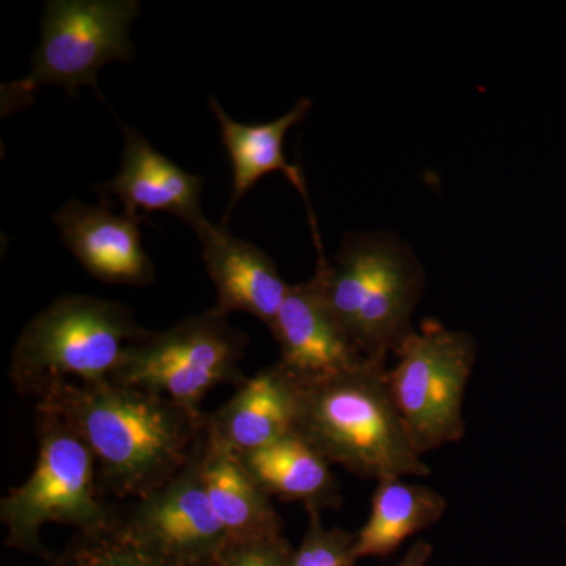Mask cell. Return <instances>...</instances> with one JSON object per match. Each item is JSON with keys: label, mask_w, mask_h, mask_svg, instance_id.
Here are the masks:
<instances>
[{"label": "cell", "mask_w": 566, "mask_h": 566, "mask_svg": "<svg viewBox=\"0 0 566 566\" xmlns=\"http://www.w3.org/2000/svg\"><path fill=\"white\" fill-rule=\"evenodd\" d=\"M50 566H191L166 556L140 538L126 523L122 509L99 526L76 531Z\"/></svg>", "instance_id": "19"}, {"label": "cell", "mask_w": 566, "mask_h": 566, "mask_svg": "<svg viewBox=\"0 0 566 566\" xmlns=\"http://www.w3.org/2000/svg\"><path fill=\"white\" fill-rule=\"evenodd\" d=\"M39 455L32 474L0 501L6 545L50 562L41 528L62 524L84 531L106 523L115 506L99 485L91 449L54 412L36 406Z\"/></svg>", "instance_id": "5"}, {"label": "cell", "mask_w": 566, "mask_h": 566, "mask_svg": "<svg viewBox=\"0 0 566 566\" xmlns=\"http://www.w3.org/2000/svg\"><path fill=\"white\" fill-rule=\"evenodd\" d=\"M356 534L344 528L323 526L322 513H308L303 542L293 551L290 566H354Z\"/></svg>", "instance_id": "20"}, {"label": "cell", "mask_w": 566, "mask_h": 566, "mask_svg": "<svg viewBox=\"0 0 566 566\" xmlns=\"http://www.w3.org/2000/svg\"><path fill=\"white\" fill-rule=\"evenodd\" d=\"M293 547L283 532L229 539L211 566H290Z\"/></svg>", "instance_id": "21"}, {"label": "cell", "mask_w": 566, "mask_h": 566, "mask_svg": "<svg viewBox=\"0 0 566 566\" xmlns=\"http://www.w3.org/2000/svg\"><path fill=\"white\" fill-rule=\"evenodd\" d=\"M387 365L368 363L304 387L296 433L331 464L375 479L427 476L431 469L409 439L386 382Z\"/></svg>", "instance_id": "3"}, {"label": "cell", "mask_w": 566, "mask_h": 566, "mask_svg": "<svg viewBox=\"0 0 566 566\" xmlns=\"http://www.w3.org/2000/svg\"><path fill=\"white\" fill-rule=\"evenodd\" d=\"M140 13L137 0H50L41 21L40 46L32 69L21 81L3 87V112L46 85L76 96L81 87L98 88V73L111 62H132L129 31Z\"/></svg>", "instance_id": "7"}, {"label": "cell", "mask_w": 566, "mask_h": 566, "mask_svg": "<svg viewBox=\"0 0 566 566\" xmlns=\"http://www.w3.org/2000/svg\"><path fill=\"white\" fill-rule=\"evenodd\" d=\"M91 449L103 493L142 501L188 468L208 415L115 382H63L36 400Z\"/></svg>", "instance_id": "1"}, {"label": "cell", "mask_w": 566, "mask_h": 566, "mask_svg": "<svg viewBox=\"0 0 566 566\" xmlns=\"http://www.w3.org/2000/svg\"><path fill=\"white\" fill-rule=\"evenodd\" d=\"M446 510L444 495L431 488L398 476L379 480L371 497L370 515L356 534L354 556L357 562L390 556L406 539L439 523Z\"/></svg>", "instance_id": "18"}, {"label": "cell", "mask_w": 566, "mask_h": 566, "mask_svg": "<svg viewBox=\"0 0 566 566\" xmlns=\"http://www.w3.org/2000/svg\"><path fill=\"white\" fill-rule=\"evenodd\" d=\"M210 107L221 129V139L232 164V197L227 208L223 226L229 222L238 202L251 191L263 177L270 174L285 175L286 180L308 199L307 188L300 167L289 163L285 156V137L312 109V102L301 98L292 109L263 125H244L229 117L216 98H210Z\"/></svg>", "instance_id": "15"}, {"label": "cell", "mask_w": 566, "mask_h": 566, "mask_svg": "<svg viewBox=\"0 0 566 566\" xmlns=\"http://www.w3.org/2000/svg\"><path fill=\"white\" fill-rule=\"evenodd\" d=\"M122 512L144 542L185 565L211 566L230 539L208 497L199 450L166 486Z\"/></svg>", "instance_id": "9"}, {"label": "cell", "mask_w": 566, "mask_h": 566, "mask_svg": "<svg viewBox=\"0 0 566 566\" xmlns=\"http://www.w3.org/2000/svg\"><path fill=\"white\" fill-rule=\"evenodd\" d=\"M475 338L428 318L401 342L386 382L420 455L464 438V395L476 363Z\"/></svg>", "instance_id": "6"}, {"label": "cell", "mask_w": 566, "mask_h": 566, "mask_svg": "<svg viewBox=\"0 0 566 566\" xmlns=\"http://www.w3.org/2000/svg\"><path fill=\"white\" fill-rule=\"evenodd\" d=\"M434 547L431 543L419 539L415 545L409 547L408 553L395 566H427L428 562L433 557Z\"/></svg>", "instance_id": "22"}, {"label": "cell", "mask_w": 566, "mask_h": 566, "mask_svg": "<svg viewBox=\"0 0 566 566\" xmlns=\"http://www.w3.org/2000/svg\"><path fill=\"white\" fill-rule=\"evenodd\" d=\"M314 282L334 318L368 360L387 364L415 331L424 271L408 244L386 233H348L333 260L314 237Z\"/></svg>", "instance_id": "2"}, {"label": "cell", "mask_w": 566, "mask_h": 566, "mask_svg": "<svg viewBox=\"0 0 566 566\" xmlns=\"http://www.w3.org/2000/svg\"><path fill=\"white\" fill-rule=\"evenodd\" d=\"M303 390L275 363L245 378L222 408L208 415V424L234 452H253L296 431Z\"/></svg>", "instance_id": "14"}, {"label": "cell", "mask_w": 566, "mask_h": 566, "mask_svg": "<svg viewBox=\"0 0 566 566\" xmlns=\"http://www.w3.org/2000/svg\"><path fill=\"white\" fill-rule=\"evenodd\" d=\"M240 457L256 485L270 497L300 502L308 513L340 505V488L329 461L296 431Z\"/></svg>", "instance_id": "17"}, {"label": "cell", "mask_w": 566, "mask_h": 566, "mask_svg": "<svg viewBox=\"0 0 566 566\" xmlns=\"http://www.w3.org/2000/svg\"><path fill=\"white\" fill-rule=\"evenodd\" d=\"M245 346L248 335L212 307L163 333L148 331L128 349L111 382L200 409L205 395L214 387L243 385L245 376L240 363Z\"/></svg>", "instance_id": "8"}, {"label": "cell", "mask_w": 566, "mask_h": 566, "mask_svg": "<svg viewBox=\"0 0 566 566\" xmlns=\"http://www.w3.org/2000/svg\"><path fill=\"white\" fill-rule=\"evenodd\" d=\"M52 221L69 251L98 281L133 286L155 281V266L140 240L144 218L117 214L107 199L99 205L70 200Z\"/></svg>", "instance_id": "11"}, {"label": "cell", "mask_w": 566, "mask_h": 566, "mask_svg": "<svg viewBox=\"0 0 566 566\" xmlns=\"http://www.w3.org/2000/svg\"><path fill=\"white\" fill-rule=\"evenodd\" d=\"M270 329L281 352L277 364L303 387L329 381L371 363L334 318L314 279L290 285Z\"/></svg>", "instance_id": "10"}, {"label": "cell", "mask_w": 566, "mask_h": 566, "mask_svg": "<svg viewBox=\"0 0 566 566\" xmlns=\"http://www.w3.org/2000/svg\"><path fill=\"white\" fill-rule=\"evenodd\" d=\"M199 465L208 497L229 538L282 532L270 495L256 485L240 453L212 433L207 422Z\"/></svg>", "instance_id": "16"}, {"label": "cell", "mask_w": 566, "mask_h": 566, "mask_svg": "<svg viewBox=\"0 0 566 566\" xmlns=\"http://www.w3.org/2000/svg\"><path fill=\"white\" fill-rule=\"evenodd\" d=\"M196 233L202 243L207 273L218 292L216 311L227 316L245 312L270 327L290 290L273 259L234 237L223 223L207 221Z\"/></svg>", "instance_id": "13"}, {"label": "cell", "mask_w": 566, "mask_h": 566, "mask_svg": "<svg viewBox=\"0 0 566 566\" xmlns=\"http://www.w3.org/2000/svg\"><path fill=\"white\" fill-rule=\"evenodd\" d=\"M123 132L120 172L111 181L96 186L102 199L117 197L123 212L133 218H144L164 211L177 216L193 230L200 229L205 219L200 196L203 178L188 174L161 155L144 134L118 122Z\"/></svg>", "instance_id": "12"}, {"label": "cell", "mask_w": 566, "mask_h": 566, "mask_svg": "<svg viewBox=\"0 0 566 566\" xmlns=\"http://www.w3.org/2000/svg\"><path fill=\"white\" fill-rule=\"evenodd\" d=\"M147 334L125 304L63 296L25 324L7 374L18 392L36 400L63 382H107Z\"/></svg>", "instance_id": "4"}]
</instances>
